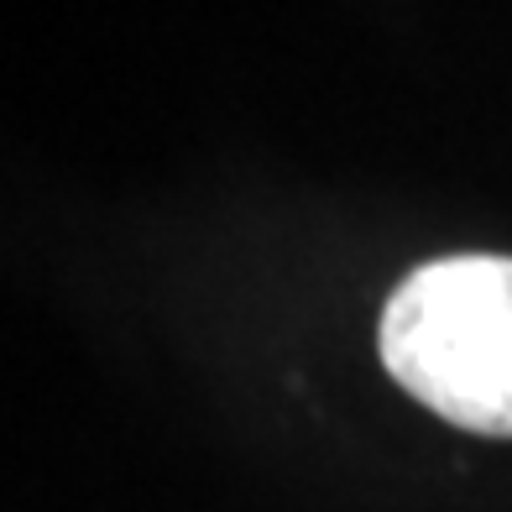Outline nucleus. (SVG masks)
<instances>
[{
  "mask_svg": "<svg viewBox=\"0 0 512 512\" xmlns=\"http://www.w3.org/2000/svg\"><path fill=\"white\" fill-rule=\"evenodd\" d=\"M382 366L455 429L512 439V256H439L403 277Z\"/></svg>",
  "mask_w": 512,
  "mask_h": 512,
  "instance_id": "f257e3e1",
  "label": "nucleus"
}]
</instances>
